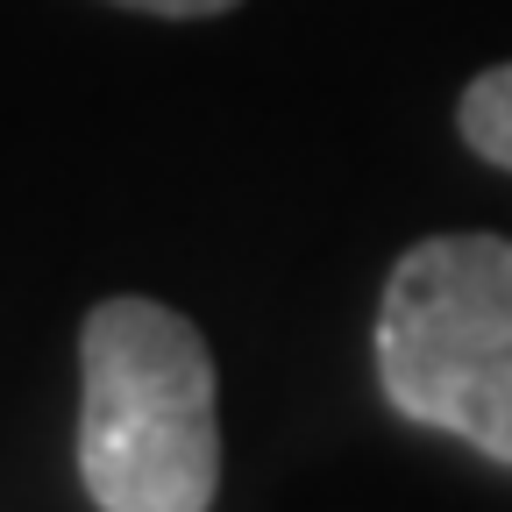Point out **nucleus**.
Returning <instances> with one entry per match:
<instances>
[{
    "instance_id": "3",
    "label": "nucleus",
    "mask_w": 512,
    "mask_h": 512,
    "mask_svg": "<svg viewBox=\"0 0 512 512\" xmlns=\"http://www.w3.org/2000/svg\"><path fill=\"white\" fill-rule=\"evenodd\" d=\"M456 121H463V143H470L484 164L512 171V64H498V72L470 79Z\"/></svg>"
},
{
    "instance_id": "2",
    "label": "nucleus",
    "mask_w": 512,
    "mask_h": 512,
    "mask_svg": "<svg viewBox=\"0 0 512 512\" xmlns=\"http://www.w3.org/2000/svg\"><path fill=\"white\" fill-rule=\"evenodd\" d=\"M377 384L392 413L512 463V242L427 235L377 306Z\"/></svg>"
},
{
    "instance_id": "4",
    "label": "nucleus",
    "mask_w": 512,
    "mask_h": 512,
    "mask_svg": "<svg viewBox=\"0 0 512 512\" xmlns=\"http://www.w3.org/2000/svg\"><path fill=\"white\" fill-rule=\"evenodd\" d=\"M114 8H136V15H164V22H200V15H228L235 0H114Z\"/></svg>"
},
{
    "instance_id": "1",
    "label": "nucleus",
    "mask_w": 512,
    "mask_h": 512,
    "mask_svg": "<svg viewBox=\"0 0 512 512\" xmlns=\"http://www.w3.org/2000/svg\"><path fill=\"white\" fill-rule=\"evenodd\" d=\"M79 477L100 512H207L221 491L214 356L157 299H100L79 335Z\"/></svg>"
}]
</instances>
